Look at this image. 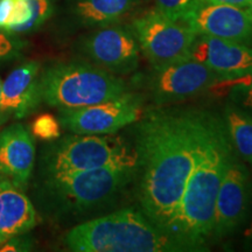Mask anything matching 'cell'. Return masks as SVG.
Instances as JSON below:
<instances>
[{
    "instance_id": "cell-7",
    "label": "cell",
    "mask_w": 252,
    "mask_h": 252,
    "mask_svg": "<svg viewBox=\"0 0 252 252\" xmlns=\"http://www.w3.org/2000/svg\"><path fill=\"white\" fill-rule=\"evenodd\" d=\"M140 52L152 67L190 58L197 34L187 23L173 20L157 7L135 17L130 25Z\"/></svg>"
},
{
    "instance_id": "cell-26",
    "label": "cell",
    "mask_w": 252,
    "mask_h": 252,
    "mask_svg": "<svg viewBox=\"0 0 252 252\" xmlns=\"http://www.w3.org/2000/svg\"><path fill=\"white\" fill-rule=\"evenodd\" d=\"M247 237L249 241H252V223H251L250 228H249V230L247 231Z\"/></svg>"
},
{
    "instance_id": "cell-9",
    "label": "cell",
    "mask_w": 252,
    "mask_h": 252,
    "mask_svg": "<svg viewBox=\"0 0 252 252\" xmlns=\"http://www.w3.org/2000/svg\"><path fill=\"white\" fill-rule=\"evenodd\" d=\"M143 99L128 91L118 98L81 109H60L63 130L74 134H116L125 126L140 121Z\"/></svg>"
},
{
    "instance_id": "cell-17",
    "label": "cell",
    "mask_w": 252,
    "mask_h": 252,
    "mask_svg": "<svg viewBox=\"0 0 252 252\" xmlns=\"http://www.w3.org/2000/svg\"><path fill=\"white\" fill-rule=\"evenodd\" d=\"M143 0H75L70 13L80 26L98 28L117 24Z\"/></svg>"
},
{
    "instance_id": "cell-13",
    "label": "cell",
    "mask_w": 252,
    "mask_h": 252,
    "mask_svg": "<svg viewBox=\"0 0 252 252\" xmlns=\"http://www.w3.org/2000/svg\"><path fill=\"white\" fill-rule=\"evenodd\" d=\"M35 162V140L30 128L21 123H13L0 131V180L26 191Z\"/></svg>"
},
{
    "instance_id": "cell-23",
    "label": "cell",
    "mask_w": 252,
    "mask_h": 252,
    "mask_svg": "<svg viewBox=\"0 0 252 252\" xmlns=\"http://www.w3.org/2000/svg\"><path fill=\"white\" fill-rule=\"evenodd\" d=\"M232 102L252 112V77L232 81Z\"/></svg>"
},
{
    "instance_id": "cell-24",
    "label": "cell",
    "mask_w": 252,
    "mask_h": 252,
    "mask_svg": "<svg viewBox=\"0 0 252 252\" xmlns=\"http://www.w3.org/2000/svg\"><path fill=\"white\" fill-rule=\"evenodd\" d=\"M17 0H0V31H7L13 19Z\"/></svg>"
},
{
    "instance_id": "cell-25",
    "label": "cell",
    "mask_w": 252,
    "mask_h": 252,
    "mask_svg": "<svg viewBox=\"0 0 252 252\" xmlns=\"http://www.w3.org/2000/svg\"><path fill=\"white\" fill-rule=\"evenodd\" d=\"M206 2L210 4H220V5H230V6H237V7H248L249 0H203Z\"/></svg>"
},
{
    "instance_id": "cell-14",
    "label": "cell",
    "mask_w": 252,
    "mask_h": 252,
    "mask_svg": "<svg viewBox=\"0 0 252 252\" xmlns=\"http://www.w3.org/2000/svg\"><path fill=\"white\" fill-rule=\"evenodd\" d=\"M190 56L213 69L223 83L252 77L251 45L197 35Z\"/></svg>"
},
{
    "instance_id": "cell-10",
    "label": "cell",
    "mask_w": 252,
    "mask_h": 252,
    "mask_svg": "<svg viewBox=\"0 0 252 252\" xmlns=\"http://www.w3.org/2000/svg\"><path fill=\"white\" fill-rule=\"evenodd\" d=\"M80 52L91 63L117 76L132 74L139 67L137 39L130 27L122 25L94 28L81 40Z\"/></svg>"
},
{
    "instance_id": "cell-3",
    "label": "cell",
    "mask_w": 252,
    "mask_h": 252,
    "mask_svg": "<svg viewBox=\"0 0 252 252\" xmlns=\"http://www.w3.org/2000/svg\"><path fill=\"white\" fill-rule=\"evenodd\" d=\"M138 171L139 167L113 166L70 174L35 176L32 202L50 220H86L112 206L134 180Z\"/></svg>"
},
{
    "instance_id": "cell-1",
    "label": "cell",
    "mask_w": 252,
    "mask_h": 252,
    "mask_svg": "<svg viewBox=\"0 0 252 252\" xmlns=\"http://www.w3.org/2000/svg\"><path fill=\"white\" fill-rule=\"evenodd\" d=\"M202 121L203 110L157 109L137 127L141 212L171 235L194 165Z\"/></svg>"
},
{
    "instance_id": "cell-21",
    "label": "cell",
    "mask_w": 252,
    "mask_h": 252,
    "mask_svg": "<svg viewBox=\"0 0 252 252\" xmlns=\"http://www.w3.org/2000/svg\"><path fill=\"white\" fill-rule=\"evenodd\" d=\"M203 0H154L156 7L173 20L185 21Z\"/></svg>"
},
{
    "instance_id": "cell-11",
    "label": "cell",
    "mask_w": 252,
    "mask_h": 252,
    "mask_svg": "<svg viewBox=\"0 0 252 252\" xmlns=\"http://www.w3.org/2000/svg\"><path fill=\"white\" fill-rule=\"evenodd\" d=\"M252 204V176L235 153L220 182L215 203L212 238L235 234L244 224Z\"/></svg>"
},
{
    "instance_id": "cell-19",
    "label": "cell",
    "mask_w": 252,
    "mask_h": 252,
    "mask_svg": "<svg viewBox=\"0 0 252 252\" xmlns=\"http://www.w3.org/2000/svg\"><path fill=\"white\" fill-rule=\"evenodd\" d=\"M28 5V19L18 34H28L36 31L46 23L53 14V5L49 0H26Z\"/></svg>"
},
{
    "instance_id": "cell-5",
    "label": "cell",
    "mask_w": 252,
    "mask_h": 252,
    "mask_svg": "<svg viewBox=\"0 0 252 252\" xmlns=\"http://www.w3.org/2000/svg\"><path fill=\"white\" fill-rule=\"evenodd\" d=\"M113 166L139 167L138 153L115 134H74L48 141L36 157L35 176L70 174Z\"/></svg>"
},
{
    "instance_id": "cell-12",
    "label": "cell",
    "mask_w": 252,
    "mask_h": 252,
    "mask_svg": "<svg viewBox=\"0 0 252 252\" xmlns=\"http://www.w3.org/2000/svg\"><path fill=\"white\" fill-rule=\"evenodd\" d=\"M197 35L252 43V14L248 8L202 1L186 18Z\"/></svg>"
},
{
    "instance_id": "cell-28",
    "label": "cell",
    "mask_w": 252,
    "mask_h": 252,
    "mask_svg": "<svg viewBox=\"0 0 252 252\" xmlns=\"http://www.w3.org/2000/svg\"><path fill=\"white\" fill-rule=\"evenodd\" d=\"M1 87H2V80L0 78V94H1Z\"/></svg>"
},
{
    "instance_id": "cell-18",
    "label": "cell",
    "mask_w": 252,
    "mask_h": 252,
    "mask_svg": "<svg viewBox=\"0 0 252 252\" xmlns=\"http://www.w3.org/2000/svg\"><path fill=\"white\" fill-rule=\"evenodd\" d=\"M222 118L235 153L252 167V112L231 103L224 108Z\"/></svg>"
},
{
    "instance_id": "cell-20",
    "label": "cell",
    "mask_w": 252,
    "mask_h": 252,
    "mask_svg": "<svg viewBox=\"0 0 252 252\" xmlns=\"http://www.w3.org/2000/svg\"><path fill=\"white\" fill-rule=\"evenodd\" d=\"M61 128L59 118L50 113H43L32 123L31 133L37 139L52 141L61 137Z\"/></svg>"
},
{
    "instance_id": "cell-15",
    "label": "cell",
    "mask_w": 252,
    "mask_h": 252,
    "mask_svg": "<svg viewBox=\"0 0 252 252\" xmlns=\"http://www.w3.org/2000/svg\"><path fill=\"white\" fill-rule=\"evenodd\" d=\"M40 72L39 62L26 61L15 68L2 82L0 126L11 119H23L37 109L41 104Z\"/></svg>"
},
{
    "instance_id": "cell-8",
    "label": "cell",
    "mask_w": 252,
    "mask_h": 252,
    "mask_svg": "<svg viewBox=\"0 0 252 252\" xmlns=\"http://www.w3.org/2000/svg\"><path fill=\"white\" fill-rule=\"evenodd\" d=\"M219 83H223L222 78L213 69L190 56L152 67L147 89L153 102L161 106L193 98Z\"/></svg>"
},
{
    "instance_id": "cell-4",
    "label": "cell",
    "mask_w": 252,
    "mask_h": 252,
    "mask_svg": "<svg viewBox=\"0 0 252 252\" xmlns=\"http://www.w3.org/2000/svg\"><path fill=\"white\" fill-rule=\"evenodd\" d=\"M64 244L75 252H197L133 208L84 220L65 235Z\"/></svg>"
},
{
    "instance_id": "cell-27",
    "label": "cell",
    "mask_w": 252,
    "mask_h": 252,
    "mask_svg": "<svg viewBox=\"0 0 252 252\" xmlns=\"http://www.w3.org/2000/svg\"><path fill=\"white\" fill-rule=\"evenodd\" d=\"M247 8L249 9V12H250V13L252 14V0H249V4H248Z\"/></svg>"
},
{
    "instance_id": "cell-16",
    "label": "cell",
    "mask_w": 252,
    "mask_h": 252,
    "mask_svg": "<svg viewBox=\"0 0 252 252\" xmlns=\"http://www.w3.org/2000/svg\"><path fill=\"white\" fill-rule=\"evenodd\" d=\"M37 224L35 207L24 190L0 180V244L27 234Z\"/></svg>"
},
{
    "instance_id": "cell-2",
    "label": "cell",
    "mask_w": 252,
    "mask_h": 252,
    "mask_svg": "<svg viewBox=\"0 0 252 252\" xmlns=\"http://www.w3.org/2000/svg\"><path fill=\"white\" fill-rule=\"evenodd\" d=\"M235 151L222 116L203 110L202 130L193 168L186 184L173 235L207 251L212 238L217 193Z\"/></svg>"
},
{
    "instance_id": "cell-22",
    "label": "cell",
    "mask_w": 252,
    "mask_h": 252,
    "mask_svg": "<svg viewBox=\"0 0 252 252\" xmlns=\"http://www.w3.org/2000/svg\"><path fill=\"white\" fill-rule=\"evenodd\" d=\"M24 43L14 34L0 31V64L20 58Z\"/></svg>"
},
{
    "instance_id": "cell-6",
    "label": "cell",
    "mask_w": 252,
    "mask_h": 252,
    "mask_svg": "<svg viewBox=\"0 0 252 252\" xmlns=\"http://www.w3.org/2000/svg\"><path fill=\"white\" fill-rule=\"evenodd\" d=\"M126 93L121 77L89 61L58 62L40 72L41 103L59 110L86 108Z\"/></svg>"
}]
</instances>
